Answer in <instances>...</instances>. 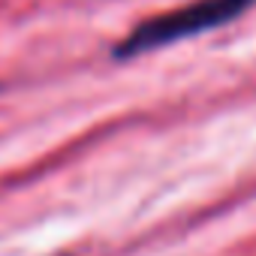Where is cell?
<instances>
[{"label":"cell","instance_id":"obj_1","mask_svg":"<svg viewBox=\"0 0 256 256\" xmlns=\"http://www.w3.org/2000/svg\"><path fill=\"white\" fill-rule=\"evenodd\" d=\"M253 4L256 0H196V4H190L184 10L166 12V16L154 18V22H145L136 34H130V40L120 46L118 54H139V52L169 46V42H178L184 36L220 28V24L238 18Z\"/></svg>","mask_w":256,"mask_h":256}]
</instances>
